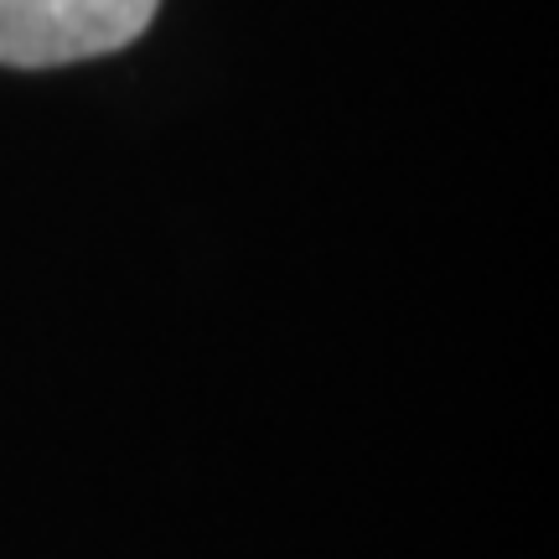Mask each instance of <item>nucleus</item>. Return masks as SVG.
I'll return each mask as SVG.
<instances>
[{
	"label": "nucleus",
	"instance_id": "nucleus-1",
	"mask_svg": "<svg viewBox=\"0 0 559 559\" xmlns=\"http://www.w3.org/2000/svg\"><path fill=\"white\" fill-rule=\"evenodd\" d=\"M160 0H0V68H62L120 52Z\"/></svg>",
	"mask_w": 559,
	"mask_h": 559
}]
</instances>
